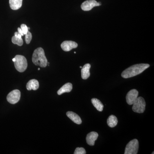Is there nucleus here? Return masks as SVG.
Returning <instances> with one entry per match:
<instances>
[{
	"label": "nucleus",
	"mask_w": 154,
	"mask_h": 154,
	"mask_svg": "<svg viewBox=\"0 0 154 154\" xmlns=\"http://www.w3.org/2000/svg\"><path fill=\"white\" fill-rule=\"evenodd\" d=\"M148 64L140 63L134 65L125 70L122 73V77L124 79H128L142 73L146 69L149 67Z\"/></svg>",
	"instance_id": "nucleus-1"
},
{
	"label": "nucleus",
	"mask_w": 154,
	"mask_h": 154,
	"mask_svg": "<svg viewBox=\"0 0 154 154\" xmlns=\"http://www.w3.org/2000/svg\"><path fill=\"white\" fill-rule=\"evenodd\" d=\"M32 61L36 66L43 68L47 66L48 62L43 48H38L34 50L32 56Z\"/></svg>",
	"instance_id": "nucleus-2"
},
{
	"label": "nucleus",
	"mask_w": 154,
	"mask_h": 154,
	"mask_svg": "<svg viewBox=\"0 0 154 154\" xmlns=\"http://www.w3.org/2000/svg\"><path fill=\"white\" fill-rule=\"evenodd\" d=\"M14 58L16 60L14 62V65L16 69L20 72H25L28 67V62L26 58L20 55H16Z\"/></svg>",
	"instance_id": "nucleus-3"
},
{
	"label": "nucleus",
	"mask_w": 154,
	"mask_h": 154,
	"mask_svg": "<svg viewBox=\"0 0 154 154\" xmlns=\"http://www.w3.org/2000/svg\"><path fill=\"white\" fill-rule=\"evenodd\" d=\"M146 102L144 99L142 97H137L133 104L132 110L135 113H143L145 110Z\"/></svg>",
	"instance_id": "nucleus-4"
},
{
	"label": "nucleus",
	"mask_w": 154,
	"mask_h": 154,
	"mask_svg": "<svg viewBox=\"0 0 154 154\" xmlns=\"http://www.w3.org/2000/svg\"><path fill=\"white\" fill-rule=\"evenodd\" d=\"M139 149V142L137 139L133 140L127 144L125 151V154H137Z\"/></svg>",
	"instance_id": "nucleus-5"
},
{
	"label": "nucleus",
	"mask_w": 154,
	"mask_h": 154,
	"mask_svg": "<svg viewBox=\"0 0 154 154\" xmlns=\"http://www.w3.org/2000/svg\"><path fill=\"white\" fill-rule=\"evenodd\" d=\"M21 97V92L18 90H15L10 92L7 99L8 102L11 104H15L19 102Z\"/></svg>",
	"instance_id": "nucleus-6"
},
{
	"label": "nucleus",
	"mask_w": 154,
	"mask_h": 154,
	"mask_svg": "<svg viewBox=\"0 0 154 154\" xmlns=\"http://www.w3.org/2000/svg\"><path fill=\"white\" fill-rule=\"evenodd\" d=\"M100 2H97L95 0H87L83 2L81 5V8L83 11H91L95 7L101 6Z\"/></svg>",
	"instance_id": "nucleus-7"
},
{
	"label": "nucleus",
	"mask_w": 154,
	"mask_h": 154,
	"mask_svg": "<svg viewBox=\"0 0 154 154\" xmlns=\"http://www.w3.org/2000/svg\"><path fill=\"white\" fill-rule=\"evenodd\" d=\"M138 91L135 89L131 90L128 93L126 97V102L129 105H132L137 99L138 96Z\"/></svg>",
	"instance_id": "nucleus-8"
},
{
	"label": "nucleus",
	"mask_w": 154,
	"mask_h": 154,
	"mask_svg": "<svg viewBox=\"0 0 154 154\" xmlns=\"http://www.w3.org/2000/svg\"><path fill=\"white\" fill-rule=\"evenodd\" d=\"M78 45L75 42L72 41H64L61 44L62 49L65 51H69L73 48H76Z\"/></svg>",
	"instance_id": "nucleus-9"
},
{
	"label": "nucleus",
	"mask_w": 154,
	"mask_h": 154,
	"mask_svg": "<svg viewBox=\"0 0 154 154\" xmlns=\"http://www.w3.org/2000/svg\"><path fill=\"white\" fill-rule=\"evenodd\" d=\"M99 134L97 132L92 131L87 135L86 137V141L87 143L90 146H94L95 142L98 138Z\"/></svg>",
	"instance_id": "nucleus-10"
},
{
	"label": "nucleus",
	"mask_w": 154,
	"mask_h": 154,
	"mask_svg": "<svg viewBox=\"0 0 154 154\" xmlns=\"http://www.w3.org/2000/svg\"><path fill=\"white\" fill-rule=\"evenodd\" d=\"M66 115L71 120L76 124L80 125L82 124V120L79 116L76 113L72 111H68L67 112Z\"/></svg>",
	"instance_id": "nucleus-11"
},
{
	"label": "nucleus",
	"mask_w": 154,
	"mask_h": 154,
	"mask_svg": "<svg viewBox=\"0 0 154 154\" xmlns=\"http://www.w3.org/2000/svg\"><path fill=\"white\" fill-rule=\"evenodd\" d=\"M91 68V64L89 63L86 64L82 68L81 72H82V78L83 79H87L90 76L91 73H90V69Z\"/></svg>",
	"instance_id": "nucleus-12"
},
{
	"label": "nucleus",
	"mask_w": 154,
	"mask_h": 154,
	"mask_svg": "<svg viewBox=\"0 0 154 154\" xmlns=\"http://www.w3.org/2000/svg\"><path fill=\"white\" fill-rule=\"evenodd\" d=\"M39 88V83L37 80H30L28 82L26 85V88L28 91H36Z\"/></svg>",
	"instance_id": "nucleus-13"
},
{
	"label": "nucleus",
	"mask_w": 154,
	"mask_h": 154,
	"mask_svg": "<svg viewBox=\"0 0 154 154\" xmlns=\"http://www.w3.org/2000/svg\"><path fill=\"white\" fill-rule=\"evenodd\" d=\"M72 89V85L71 83H67L65 84L58 91L57 93L58 95H61L65 93H69Z\"/></svg>",
	"instance_id": "nucleus-14"
},
{
	"label": "nucleus",
	"mask_w": 154,
	"mask_h": 154,
	"mask_svg": "<svg viewBox=\"0 0 154 154\" xmlns=\"http://www.w3.org/2000/svg\"><path fill=\"white\" fill-rule=\"evenodd\" d=\"M9 4L12 10H17L22 7V0H9Z\"/></svg>",
	"instance_id": "nucleus-15"
},
{
	"label": "nucleus",
	"mask_w": 154,
	"mask_h": 154,
	"mask_svg": "<svg viewBox=\"0 0 154 154\" xmlns=\"http://www.w3.org/2000/svg\"><path fill=\"white\" fill-rule=\"evenodd\" d=\"M91 102L92 104L94 105L95 108L97 109L99 111H102L104 108V105L102 103V102L99 100V99H96V98H93L91 99Z\"/></svg>",
	"instance_id": "nucleus-16"
},
{
	"label": "nucleus",
	"mask_w": 154,
	"mask_h": 154,
	"mask_svg": "<svg viewBox=\"0 0 154 154\" xmlns=\"http://www.w3.org/2000/svg\"><path fill=\"white\" fill-rule=\"evenodd\" d=\"M118 123L117 117L114 115H110L107 119V124L110 128L115 127Z\"/></svg>",
	"instance_id": "nucleus-17"
},
{
	"label": "nucleus",
	"mask_w": 154,
	"mask_h": 154,
	"mask_svg": "<svg viewBox=\"0 0 154 154\" xmlns=\"http://www.w3.org/2000/svg\"><path fill=\"white\" fill-rule=\"evenodd\" d=\"M12 42L14 44H17L19 46H22L23 44V39L22 38H19L15 36H13L12 38Z\"/></svg>",
	"instance_id": "nucleus-18"
},
{
	"label": "nucleus",
	"mask_w": 154,
	"mask_h": 154,
	"mask_svg": "<svg viewBox=\"0 0 154 154\" xmlns=\"http://www.w3.org/2000/svg\"><path fill=\"white\" fill-rule=\"evenodd\" d=\"M25 42L27 44H29L30 43V41H31V39L32 38V35L31 33L30 32H29V30H28L27 33L25 34Z\"/></svg>",
	"instance_id": "nucleus-19"
},
{
	"label": "nucleus",
	"mask_w": 154,
	"mask_h": 154,
	"mask_svg": "<svg viewBox=\"0 0 154 154\" xmlns=\"http://www.w3.org/2000/svg\"><path fill=\"white\" fill-rule=\"evenodd\" d=\"M74 154H85V149L82 147H77L75 150Z\"/></svg>",
	"instance_id": "nucleus-20"
},
{
	"label": "nucleus",
	"mask_w": 154,
	"mask_h": 154,
	"mask_svg": "<svg viewBox=\"0 0 154 154\" xmlns=\"http://www.w3.org/2000/svg\"><path fill=\"white\" fill-rule=\"evenodd\" d=\"M21 28L22 29L23 34L25 35L28 31V27L25 24H22L21 25Z\"/></svg>",
	"instance_id": "nucleus-21"
},
{
	"label": "nucleus",
	"mask_w": 154,
	"mask_h": 154,
	"mask_svg": "<svg viewBox=\"0 0 154 154\" xmlns=\"http://www.w3.org/2000/svg\"><path fill=\"white\" fill-rule=\"evenodd\" d=\"M14 36L18 37V38H22V35L19 33L18 32H15V33H14Z\"/></svg>",
	"instance_id": "nucleus-22"
},
{
	"label": "nucleus",
	"mask_w": 154,
	"mask_h": 154,
	"mask_svg": "<svg viewBox=\"0 0 154 154\" xmlns=\"http://www.w3.org/2000/svg\"><path fill=\"white\" fill-rule=\"evenodd\" d=\"M18 32H19V33H20V34H21V35H22V36H24V34H23V32H22V29H21V28H18Z\"/></svg>",
	"instance_id": "nucleus-23"
},
{
	"label": "nucleus",
	"mask_w": 154,
	"mask_h": 154,
	"mask_svg": "<svg viewBox=\"0 0 154 154\" xmlns=\"http://www.w3.org/2000/svg\"><path fill=\"white\" fill-rule=\"evenodd\" d=\"M15 60H15V58H14L13 59V61L14 62L15 61Z\"/></svg>",
	"instance_id": "nucleus-24"
},
{
	"label": "nucleus",
	"mask_w": 154,
	"mask_h": 154,
	"mask_svg": "<svg viewBox=\"0 0 154 154\" xmlns=\"http://www.w3.org/2000/svg\"><path fill=\"white\" fill-rule=\"evenodd\" d=\"M30 28H28V30H30Z\"/></svg>",
	"instance_id": "nucleus-25"
},
{
	"label": "nucleus",
	"mask_w": 154,
	"mask_h": 154,
	"mask_svg": "<svg viewBox=\"0 0 154 154\" xmlns=\"http://www.w3.org/2000/svg\"><path fill=\"white\" fill-rule=\"evenodd\" d=\"M80 68H82V66H80Z\"/></svg>",
	"instance_id": "nucleus-26"
},
{
	"label": "nucleus",
	"mask_w": 154,
	"mask_h": 154,
	"mask_svg": "<svg viewBox=\"0 0 154 154\" xmlns=\"http://www.w3.org/2000/svg\"><path fill=\"white\" fill-rule=\"evenodd\" d=\"M38 70H40V68H38Z\"/></svg>",
	"instance_id": "nucleus-27"
},
{
	"label": "nucleus",
	"mask_w": 154,
	"mask_h": 154,
	"mask_svg": "<svg viewBox=\"0 0 154 154\" xmlns=\"http://www.w3.org/2000/svg\"><path fill=\"white\" fill-rule=\"evenodd\" d=\"M75 54H76V52H74Z\"/></svg>",
	"instance_id": "nucleus-28"
}]
</instances>
